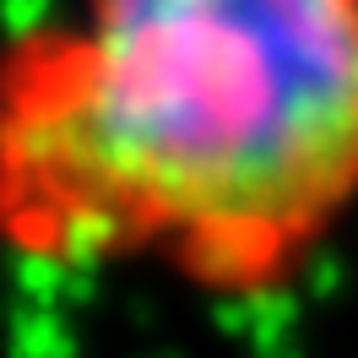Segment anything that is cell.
I'll list each match as a JSON object with an SVG mask.
<instances>
[{
    "instance_id": "cell-1",
    "label": "cell",
    "mask_w": 358,
    "mask_h": 358,
    "mask_svg": "<svg viewBox=\"0 0 358 358\" xmlns=\"http://www.w3.org/2000/svg\"><path fill=\"white\" fill-rule=\"evenodd\" d=\"M358 212V0H76L0 49V250L250 304Z\"/></svg>"
}]
</instances>
